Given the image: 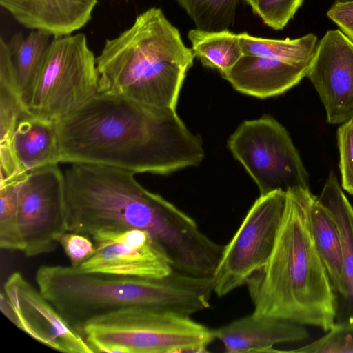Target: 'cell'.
<instances>
[{"label": "cell", "instance_id": "31", "mask_svg": "<svg viewBox=\"0 0 353 353\" xmlns=\"http://www.w3.org/2000/svg\"><path fill=\"white\" fill-rule=\"evenodd\" d=\"M336 2L350 1L353 0H334Z\"/></svg>", "mask_w": 353, "mask_h": 353}, {"label": "cell", "instance_id": "9", "mask_svg": "<svg viewBox=\"0 0 353 353\" xmlns=\"http://www.w3.org/2000/svg\"><path fill=\"white\" fill-rule=\"evenodd\" d=\"M286 192L274 191L255 201L236 232L225 245L213 279L214 292L223 296L246 284L273 250L283 216Z\"/></svg>", "mask_w": 353, "mask_h": 353}, {"label": "cell", "instance_id": "20", "mask_svg": "<svg viewBox=\"0 0 353 353\" xmlns=\"http://www.w3.org/2000/svg\"><path fill=\"white\" fill-rule=\"evenodd\" d=\"M311 231L316 249L336 295L345 292L342 240L331 212L314 196L310 208Z\"/></svg>", "mask_w": 353, "mask_h": 353}, {"label": "cell", "instance_id": "28", "mask_svg": "<svg viewBox=\"0 0 353 353\" xmlns=\"http://www.w3.org/2000/svg\"><path fill=\"white\" fill-rule=\"evenodd\" d=\"M337 139L342 187L353 195V119L339 128Z\"/></svg>", "mask_w": 353, "mask_h": 353}, {"label": "cell", "instance_id": "5", "mask_svg": "<svg viewBox=\"0 0 353 353\" xmlns=\"http://www.w3.org/2000/svg\"><path fill=\"white\" fill-rule=\"evenodd\" d=\"M195 54L161 8L152 7L105 40L97 57L98 92L176 109Z\"/></svg>", "mask_w": 353, "mask_h": 353}, {"label": "cell", "instance_id": "10", "mask_svg": "<svg viewBox=\"0 0 353 353\" xmlns=\"http://www.w3.org/2000/svg\"><path fill=\"white\" fill-rule=\"evenodd\" d=\"M17 216L26 256L56 250L67 232L64 174L57 163L32 170L19 180Z\"/></svg>", "mask_w": 353, "mask_h": 353}, {"label": "cell", "instance_id": "22", "mask_svg": "<svg viewBox=\"0 0 353 353\" xmlns=\"http://www.w3.org/2000/svg\"><path fill=\"white\" fill-rule=\"evenodd\" d=\"M243 54L263 56L290 63L312 61L317 46V37L307 34L296 39H272L239 33Z\"/></svg>", "mask_w": 353, "mask_h": 353}, {"label": "cell", "instance_id": "24", "mask_svg": "<svg viewBox=\"0 0 353 353\" xmlns=\"http://www.w3.org/2000/svg\"><path fill=\"white\" fill-rule=\"evenodd\" d=\"M24 175L0 183V247L1 249L23 252L26 248L17 216L18 183Z\"/></svg>", "mask_w": 353, "mask_h": 353}, {"label": "cell", "instance_id": "13", "mask_svg": "<svg viewBox=\"0 0 353 353\" xmlns=\"http://www.w3.org/2000/svg\"><path fill=\"white\" fill-rule=\"evenodd\" d=\"M331 124L353 119V40L341 30L326 32L317 43L306 76Z\"/></svg>", "mask_w": 353, "mask_h": 353}, {"label": "cell", "instance_id": "12", "mask_svg": "<svg viewBox=\"0 0 353 353\" xmlns=\"http://www.w3.org/2000/svg\"><path fill=\"white\" fill-rule=\"evenodd\" d=\"M16 326L40 343L65 353H93L79 332L23 276L13 272L3 286Z\"/></svg>", "mask_w": 353, "mask_h": 353}, {"label": "cell", "instance_id": "15", "mask_svg": "<svg viewBox=\"0 0 353 353\" xmlns=\"http://www.w3.org/2000/svg\"><path fill=\"white\" fill-rule=\"evenodd\" d=\"M312 61L290 63L263 56L243 54L222 77L237 91L265 99L281 94L307 76Z\"/></svg>", "mask_w": 353, "mask_h": 353}, {"label": "cell", "instance_id": "16", "mask_svg": "<svg viewBox=\"0 0 353 353\" xmlns=\"http://www.w3.org/2000/svg\"><path fill=\"white\" fill-rule=\"evenodd\" d=\"M228 353L277 352L274 346L309 338L302 325L277 318L254 314L213 330Z\"/></svg>", "mask_w": 353, "mask_h": 353}, {"label": "cell", "instance_id": "26", "mask_svg": "<svg viewBox=\"0 0 353 353\" xmlns=\"http://www.w3.org/2000/svg\"><path fill=\"white\" fill-rule=\"evenodd\" d=\"M268 27L283 30L294 17L303 0H243Z\"/></svg>", "mask_w": 353, "mask_h": 353}, {"label": "cell", "instance_id": "1", "mask_svg": "<svg viewBox=\"0 0 353 353\" xmlns=\"http://www.w3.org/2000/svg\"><path fill=\"white\" fill-rule=\"evenodd\" d=\"M58 163L167 174L199 164L204 150L176 109L98 92L55 122Z\"/></svg>", "mask_w": 353, "mask_h": 353}, {"label": "cell", "instance_id": "27", "mask_svg": "<svg viewBox=\"0 0 353 353\" xmlns=\"http://www.w3.org/2000/svg\"><path fill=\"white\" fill-rule=\"evenodd\" d=\"M290 352L353 353V323L336 324L323 337Z\"/></svg>", "mask_w": 353, "mask_h": 353}, {"label": "cell", "instance_id": "6", "mask_svg": "<svg viewBox=\"0 0 353 353\" xmlns=\"http://www.w3.org/2000/svg\"><path fill=\"white\" fill-rule=\"evenodd\" d=\"M81 334L94 352H203L214 340L213 330L190 316L133 306L93 317Z\"/></svg>", "mask_w": 353, "mask_h": 353}, {"label": "cell", "instance_id": "8", "mask_svg": "<svg viewBox=\"0 0 353 353\" xmlns=\"http://www.w3.org/2000/svg\"><path fill=\"white\" fill-rule=\"evenodd\" d=\"M228 145L256 183L260 196L309 188L308 174L288 131L272 117L243 121Z\"/></svg>", "mask_w": 353, "mask_h": 353}, {"label": "cell", "instance_id": "29", "mask_svg": "<svg viewBox=\"0 0 353 353\" xmlns=\"http://www.w3.org/2000/svg\"><path fill=\"white\" fill-rule=\"evenodd\" d=\"M88 236L72 232H66L61 236L59 244L72 266L79 267L93 254L95 245Z\"/></svg>", "mask_w": 353, "mask_h": 353}, {"label": "cell", "instance_id": "11", "mask_svg": "<svg viewBox=\"0 0 353 353\" xmlns=\"http://www.w3.org/2000/svg\"><path fill=\"white\" fill-rule=\"evenodd\" d=\"M93 254L79 268L92 273L158 279L173 269L157 242L139 229L101 231L91 236Z\"/></svg>", "mask_w": 353, "mask_h": 353}, {"label": "cell", "instance_id": "23", "mask_svg": "<svg viewBox=\"0 0 353 353\" xmlns=\"http://www.w3.org/2000/svg\"><path fill=\"white\" fill-rule=\"evenodd\" d=\"M194 22L207 31L229 30L234 23L239 0H175Z\"/></svg>", "mask_w": 353, "mask_h": 353}, {"label": "cell", "instance_id": "3", "mask_svg": "<svg viewBox=\"0 0 353 353\" xmlns=\"http://www.w3.org/2000/svg\"><path fill=\"white\" fill-rule=\"evenodd\" d=\"M283 216L265 265L246 283L252 314L316 327L335 325L336 295L313 240L309 188L286 192Z\"/></svg>", "mask_w": 353, "mask_h": 353}, {"label": "cell", "instance_id": "30", "mask_svg": "<svg viewBox=\"0 0 353 353\" xmlns=\"http://www.w3.org/2000/svg\"><path fill=\"white\" fill-rule=\"evenodd\" d=\"M327 16L353 40V1L335 2L327 10Z\"/></svg>", "mask_w": 353, "mask_h": 353}, {"label": "cell", "instance_id": "7", "mask_svg": "<svg viewBox=\"0 0 353 353\" xmlns=\"http://www.w3.org/2000/svg\"><path fill=\"white\" fill-rule=\"evenodd\" d=\"M97 57L83 33L51 40L26 112L57 122L98 93Z\"/></svg>", "mask_w": 353, "mask_h": 353}, {"label": "cell", "instance_id": "17", "mask_svg": "<svg viewBox=\"0 0 353 353\" xmlns=\"http://www.w3.org/2000/svg\"><path fill=\"white\" fill-rule=\"evenodd\" d=\"M317 199L334 216L342 240L345 292L337 299L335 323H353V206L333 171Z\"/></svg>", "mask_w": 353, "mask_h": 353}, {"label": "cell", "instance_id": "21", "mask_svg": "<svg viewBox=\"0 0 353 353\" xmlns=\"http://www.w3.org/2000/svg\"><path fill=\"white\" fill-rule=\"evenodd\" d=\"M192 50L202 64L218 70L223 76L228 72L243 54L239 34L229 30H189Z\"/></svg>", "mask_w": 353, "mask_h": 353}, {"label": "cell", "instance_id": "4", "mask_svg": "<svg viewBox=\"0 0 353 353\" xmlns=\"http://www.w3.org/2000/svg\"><path fill=\"white\" fill-rule=\"evenodd\" d=\"M35 281L41 294L79 332L93 317L133 306L190 316L210 307L214 286L213 277L174 270L150 279L88 272L72 265H41Z\"/></svg>", "mask_w": 353, "mask_h": 353}, {"label": "cell", "instance_id": "2", "mask_svg": "<svg viewBox=\"0 0 353 353\" xmlns=\"http://www.w3.org/2000/svg\"><path fill=\"white\" fill-rule=\"evenodd\" d=\"M67 232L92 236L101 231L148 232L172 268L192 273L210 256L214 241L175 205L143 188L132 172L71 163L64 172Z\"/></svg>", "mask_w": 353, "mask_h": 353}, {"label": "cell", "instance_id": "14", "mask_svg": "<svg viewBox=\"0 0 353 353\" xmlns=\"http://www.w3.org/2000/svg\"><path fill=\"white\" fill-rule=\"evenodd\" d=\"M98 0H0V5L26 28L52 37L72 34L91 19Z\"/></svg>", "mask_w": 353, "mask_h": 353}, {"label": "cell", "instance_id": "25", "mask_svg": "<svg viewBox=\"0 0 353 353\" xmlns=\"http://www.w3.org/2000/svg\"><path fill=\"white\" fill-rule=\"evenodd\" d=\"M26 111L17 93L0 84V153L13 152L12 141L18 121Z\"/></svg>", "mask_w": 353, "mask_h": 353}, {"label": "cell", "instance_id": "19", "mask_svg": "<svg viewBox=\"0 0 353 353\" xmlns=\"http://www.w3.org/2000/svg\"><path fill=\"white\" fill-rule=\"evenodd\" d=\"M49 34L32 30L27 37L17 32L8 43L13 88L26 110L50 43Z\"/></svg>", "mask_w": 353, "mask_h": 353}, {"label": "cell", "instance_id": "18", "mask_svg": "<svg viewBox=\"0 0 353 353\" xmlns=\"http://www.w3.org/2000/svg\"><path fill=\"white\" fill-rule=\"evenodd\" d=\"M12 146L21 170L28 173L58 163V134L54 122L24 111L15 128Z\"/></svg>", "mask_w": 353, "mask_h": 353}]
</instances>
